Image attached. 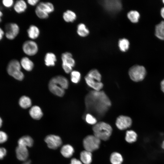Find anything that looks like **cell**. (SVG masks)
<instances>
[{"label": "cell", "instance_id": "obj_1", "mask_svg": "<svg viewBox=\"0 0 164 164\" xmlns=\"http://www.w3.org/2000/svg\"><path fill=\"white\" fill-rule=\"evenodd\" d=\"M85 103L88 113L99 117L104 116L111 105L108 97L101 91L89 92L85 97Z\"/></svg>", "mask_w": 164, "mask_h": 164}, {"label": "cell", "instance_id": "obj_29", "mask_svg": "<svg viewBox=\"0 0 164 164\" xmlns=\"http://www.w3.org/2000/svg\"><path fill=\"white\" fill-rule=\"evenodd\" d=\"M77 32L80 36L85 37L88 35L89 31L84 24L80 23L77 26Z\"/></svg>", "mask_w": 164, "mask_h": 164}, {"label": "cell", "instance_id": "obj_28", "mask_svg": "<svg viewBox=\"0 0 164 164\" xmlns=\"http://www.w3.org/2000/svg\"><path fill=\"white\" fill-rule=\"evenodd\" d=\"M137 135L135 132L132 130L127 131L126 132L125 139L129 143H132L137 140Z\"/></svg>", "mask_w": 164, "mask_h": 164}, {"label": "cell", "instance_id": "obj_39", "mask_svg": "<svg viewBox=\"0 0 164 164\" xmlns=\"http://www.w3.org/2000/svg\"><path fill=\"white\" fill-rule=\"evenodd\" d=\"M6 149L3 147H0V159H3L6 155Z\"/></svg>", "mask_w": 164, "mask_h": 164}, {"label": "cell", "instance_id": "obj_25", "mask_svg": "<svg viewBox=\"0 0 164 164\" xmlns=\"http://www.w3.org/2000/svg\"><path fill=\"white\" fill-rule=\"evenodd\" d=\"M155 29V36L160 39L164 40V21L157 25Z\"/></svg>", "mask_w": 164, "mask_h": 164}, {"label": "cell", "instance_id": "obj_42", "mask_svg": "<svg viewBox=\"0 0 164 164\" xmlns=\"http://www.w3.org/2000/svg\"><path fill=\"white\" fill-rule=\"evenodd\" d=\"M5 34V32L0 27V41L2 39Z\"/></svg>", "mask_w": 164, "mask_h": 164}, {"label": "cell", "instance_id": "obj_18", "mask_svg": "<svg viewBox=\"0 0 164 164\" xmlns=\"http://www.w3.org/2000/svg\"><path fill=\"white\" fill-rule=\"evenodd\" d=\"M13 5L14 10L19 14L25 12L27 7L26 2L23 0L17 1Z\"/></svg>", "mask_w": 164, "mask_h": 164}, {"label": "cell", "instance_id": "obj_7", "mask_svg": "<svg viewBox=\"0 0 164 164\" xmlns=\"http://www.w3.org/2000/svg\"><path fill=\"white\" fill-rule=\"evenodd\" d=\"M38 49L37 44L32 40L25 41L22 46V50L23 52L29 56L35 55L38 53Z\"/></svg>", "mask_w": 164, "mask_h": 164}, {"label": "cell", "instance_id": "obj_46", "mask_svg": "<svg viewBox=\"0 0 164 164\" xmlns=\"http://www.w3.org/2000/svg\"><path fill=\"white\" fill-rule=\"evenodd\" d=\"M3 13L0 10V22L2 21V16Z\"/></svg>", "mask_w": 164, "mask_h": 164}, {"label": "cell", "instance_id": "obj_47", "mask_svg": "<svg viewBox=\"0 0 164 164\" xmlns=\"http://www.w3.org/2000/svg\"><path fill=\"white\" fill-rule=\"evenodd\" d=\"M161 147L162 149L164 150V140L163 141L162 143Z\"/></svg>", "mask_w": 164, "mask_h": 164}, {"label": "cell", "instance_id": "obj_4", "mask_svg": "<svg viewBox=\"0 0 164 164\" xmlns=\"http://www.w3.org/2000/svg\"><path fill=\"white\" fill-rule=\"evenodd\" d=\"M146 73V70L144 67L137 65L131 67L128 71V74L130 79L135 82L142 80L144 79Z\"/></svg>", "mask_w": 164, "mask_h": 164}, {"label": "cell", "instance_id": "obj_19", "mask_svg": "<svg viewBox=\"0 0 164 164\" xmlns=\"http://www.w3.org/2000/svg\"><path fill=\"white\" fill-rule=\"evenodd\" d=\"M20 63L21 67L27 71H31L34 67L33 62L26 56L23 57L21 59Z\"/></svg>", "mask_w": 164, "mask_h": 164}, {"label": "cell", "instance_id": "obj_43", "mask_svg": "<svg viewBox=\"0 0 164 164\" xmlns=\"http://www.w3.org/2000/svg\"><path fill=\"white\" fill-rule=\"evenodd\" d=\"M160 85L161 90L164 93V79L161 81Z\"/></svg>", "mask_w": 164, "mask_h": 164}, {"label": "cell", "instance_id": "obj_33", "mask_svg": "<svg viewBox=\"0 0 164 164\" xmlns=\"http://www.w3.org/2000/svg\"><path fill=\"white\" fill-rule=\"evenodd\" d=\"M86 76L97 81H101V75L99 71L96 69H92L90 70Z\"/></svg>", "mask_w": 164, "mask_h": 164}, {"label": "cell", "instance_id": "obj_10", "mask_svg": "<svg viewBox=\"0 0 164 164\" xmlns=\"http://www.w3.org/2000/svg\"><path fill=\"white\" fill-rule=\"evenodd\" d=\"M132 120L129 117L121 115L119 116L116 121L117 127L120 130H124L130 128L132 125Z\"/></svg>", "mask_w": 164, "mask_h": 164}, {"label": "cell", "instance_id": "obj_40", "mask_svg": "<svg viewBox=\"0 0 164 164\" xmlns=\"http://www.w3.org/2000/svg\"><path fill=\"white\" fill-rule=\"evenodd\" d=\"M39 0H28L27 1V3L30 5L32 6L37 5L39 3Z\"/></svg>", "mask_w": 164, "mask_h": 164}, {"label": "cell", "instance_id": "obj_21", "mask_svg": "<svg viewBox=\"0 0 164 164\" xmlns=\"http://www.w3.org/2000/svg\"><path fill=\"white\" fill-rule=\"evenodd\" d=\"M33 141L32 138L29 136H24L20 138L18 141L19 146L27 147H32L33 145Z\"/></svg>", "mask_w": 164, "mask_h": 164}, {"label": "cell", "instance_id": "obj_44", "mask_svg": "<svg viewBox=\"0 0 164 164\" xmlns=\"http://www.w3.org/2000/svg\"><path fill=\"white\" fill-rule=\"evenodd\" d=\"M160 13L162 17L164 19V7L161 9Z\"/></svg>", "mask_w": 164, "mask_h": 164}, {"label": "cell", "instance_id": "obj_2", "mask_svg": "<svg viewBox=\"0 0 164 164\" xmlns=\"http://www.w3.org/2000/svg\"><path fill=\"white\" fill-rule=\"evenodd\" d=\"M92 129L94 135L100 140L104 141L109 139L112 131V127L109 124L102 121L94 125Z\"/></svg>", "mask_w": 164, "mask_h": 164}, {"label": "cell", "instance_id": "obj_26", "mask_svg": "<svg viewBox=\"0 0 164 164\" xmlns=\"http://www.w3.org/2000/svg\"><path fill=\"white\" fill-rule=\"evenodd\" d=\"M80 159L84 164H91L92 161L91 152L85 150L83 151L80 154Z\"/></svg>", "mask_w": 164, "mask_h": 164}, {"label": "cell", "instance_id": "obj_37", "mask_svg": "<svg viewBox=\"0 0 164 164\" xmlns=\"http://www.w3.org/2000/svg\"><path fill=\"white\" fill-rule=\"evenodd\" d=\"M8 139V136L5 132L0 131V144L5 142Z\"/></svg>", "mask_w": 164, "mask_h": 164}, {"label": "cell", "instance_id": "obj_32", "mask_svg": "<svg viewBox=\"0 0 164 164\" xmlns=\"http://www.w3.org/2000/svg\"><path fill=\"white\" fill-rule=\"evenodd\" d=\"M129 41L126 38H123L120 39L118 43V45L120 50L122 52L127 51L129 48Z\"/></svg>", "mask_w": 164, "mask_h": 164}, {"label": "cell", "instance_id": "obj_20", "mask_svg": "<svg viewBox=\"0 0 164 164\" xmlns=\"http://www.w3.org/2000/svg\"><path fill=\"white\" fill-rule=\"evenodd\" d=\"M29 114L31 117L36 120L40 119L43 115L40 108L37 106L32 107L29 110Z\"/></svg>", "mask_w": 164, "mask_h": 164}, {"label": "cell", "instance_id": "obj_22", "mask_svg": "<svg viewBox=\"0 0 164 164\" xmlns=\"http://www.w3.org/2000/svg\"><path fill=\"white\" fill-rule=\"evenodd\" d=\"M37 6L49 14L53 12L54 10L53 5L50 2H40Z\"/></svg>", "mask_w": 164, "mask_h": 164}, {"label": "cell", "instance_id": "obj_15", "mask_svg": "<svg viewBox=\"0 0 164 164\" xmlns=\"http://www.w3.org/2000/svg\"><path fill=\"white\" fill-rule=\"evenodd\" d=\"M50 81L58 84L64 90L67 89L68 87L69 82L67 79L62 76H56L52 78Z\"/></svg>", "mask_w": 164, "mask_h": 164}, {"label": "cell", "instance_id": "obj_24", "mask_svg": "<svg viewBox=\"0 0 164 164\" xmlns=\"http://www.w3.org/2000/svg\"><path fill=\"white\" fill-rule=\"evenodd\" d=\"M63 18L67 22H72L76 19L77 15L74 12L70 10H67L63 12Z\"/></svg>", "mask_w": 164, "mask_h": 164}, {"label": "cell", "instance_id": "obj_17", "mask_svg": "<svg viewBox=\"0 0 164 164\" xmlns=\"http://www.w3.org/2000/svg\"><path fill=\"white\" fill-rule=\"evenodd\" d=\"M45 64L47 67H52L55 65L57 61L55 54L51 52L46 53L44 58Z\"/></svg>", "mask_w": 164, "mask_h": 164}, {"label": "cell", "instance_id": "obj_11", "mask_svg": "<svg viewBox=\"0 0 164 164\" xmlns=\"http://www.w3.org/2000/svg\"><path fill=\"white\" fill-rule=\"evenodd\" d=\"M45 141L49 148L53 149H57L62 144L61 138L55 135H47L46 137Z\"/></svg>", "mask_w": 164, "mask_h": 164}, {"label": "cell", "instance_id": "obj_23", "mask_svg": "<svg viewBox=\"0 0 164 164\" xmlns=\"http://www.w3.org/2000/svg\"><path fill=\"white\" fill-rule=\"evenodd\" d=\"M60 152L64 157L69 158L72 155L74 152V149L71 145L69 144L65 145L62 147Z\"/></svg>", "mask_w": 164, "mask_h": 164}, {"label": "cell", "instance_id": "obj_35", "mask_svg": "<svg viewBox=\"0 0 164 164\" xmlns=\"http://www.w3.org/2000/svg\"><path fill=\"white\" fill-rule=\"evenodd\" d=\"M71 80L72 82L77 84L79 82L81 78V74L78 71L74 70L71 72Z\"/></svg>", "mask_w": 164, "mask_h": 164}, {"label": "cell", "instance_id": "obj_13", "mask_svg": "<svg viewBox=\"0 0 164 164\" xmlns=\"http://www.w3.org/2000/svg\"><path fill=\"white\" fill-rule=\"evenodd\" d=\"M15 152L17 158L19 160L26 161L29 155L27 147L18 145L16 149Z\"/></svg>", "mask_w": 164, "mask_h": 164}, {"label": "cell", "instance_id": "obj_27", "mask_svg": "<svg viewBox=\"0 0 164 164\" xmlns=\"http://www.w3.org/2000/svg\"><path fill=\"white\" fill-rule=\"evenodd\" d=\"M19 103L20 106L24 109L29 107L32 104L31 99L26 96H23L20 98Z\"/></svg>", "mask_w": 164, "mask_h": 164}, {"label": "cell", "instance_id": "obj_3", "mask_svg": "<svg viewBox=\"0 0 164 164\" xmlns=\"http://www.w3.org/2000/svg\"><path fill=\"white\" fill-rule=\"evenodd\" d=\"M21 66L20 62L15 59L12 60L9 63L7 68L8 73L15 79L22 80L24 75L21 71Z\"/></svg>", "mask_w": 164, "mask_h": 164}, {"label": "cell", "instance_id": "obj_41", "mask_svg": "<svg viewBox=\"0 0 164 164\" xmlns=\"http://www.w3.org/2000/svg\"><path fill=\"white\" fill-rule=\"evenodd\" d=\"M70 164H82V162L79 160L73 158L71 159Z\"/></svg>", "mask_w": 164, "mask_h": 164}, {"label": "cell", "instance_id": "obj_34", "mask_svg": "<svg viewBox=\"0 0 164 164\" xmlns=\"http://www.w3.org/2000/svg\"><path fill=\"white\" fill-rule=\"evenodd\" d=\"M35 13L37 16L41 19H46L49 16L48 13L37 6L35 9Z\"/></svg>", "mask_w": 164, "mask_h": 164}, {"label": "cell", "instance_id": "obj_14", "mask_svg": "<svg viewBox=\"0 0 164 164\" xmlns=\"http://www.w3.org/2000/svg\"><path fill=\"white\" fill-rule=\"evenodd\" d=\"M50 91L53 94L59 97L63 96L65 94V90L58 84L50 81L48 84Z\"/></svg>", "mask_w": 164, "mask_h": 164}, {"label": "cell", "instance_id": "obj_45", "mask_svg": "<svg viewBox=\"0 0 164 164\" xmlns=\"http://www.w3.org/2000/svg\"><path fill=\"white\" fill-rule=\"evenodd\" d=\"M31 161L29 160L28 161H26L25 162L22 164H31Z\"/></svg>", "mask_w": 164, "mask_h": 164}, {"label": "cell", "instance_id": "obj_38", "mask_svg": "<svg viewBox=\"0 0 164 164\" xmlns=\"http://www.w3.org/2000/svg\"><path fill=\"white\" fill-rule=\"evenodd\" d=\"M3 5L5 7L10 8L14 5V1L12 0H3L2 1Z\"/></svg>", "mask_w": 164, "mask_h": 164}, {"label": "cell", "instance_id": "obj_30", "mask_svg": "<svg viewBox=\"0 0 164 164\" xmlns=\"http://www.w3.org/2000/svg\"><path fill=\"white\" fill-rule=\"evenodd\" d=\"M110 159L112 164H121L123 160L121 154L117 152L112 153L111 155Z\"/></svg>", "mask_w": 164, "mask_h": 164}, {"label": "cell", "instance_id": "obj_12", "mask_svg": "<svg viewBox=\"0 0 164 164\" xmlns=\"http://www.w3.org/2000/svg\"><path fill=\"white\" fill-rule=\"evenodd\" d=\"M86 84L90 87L95 91H101L103 87V84L101 81H98L90 78L87 76L85 77Z\"/></svg>", "mask_w": 164, "mask_h": 164}, {"label": "cell", "instance_id": "obj_9", "mask_svg": "<svg viewBox=\"0 0 164 164\" xmlns=\"http://www.w3.org/2000/svg\"><path fill=\"white\" fill-rule=\"evenodd\" d=\"M101 3L106 10L111 12H118L122 7L121 3L120 0H104L101 1Z\"/></svg>", "mask_w": 164, "mask_h": 164}, {"label": "cell", "instance_id": "obj_49", "mask_svg": "<svg viewBox=\"0 0 164 164\" xmlns=\"http://www.w3.org/2000/svg\"><path fill=\"white\" fill-rule=\"evenodd\" d=\"M162 2L164 4V0H162Z\"/></svg>", "mask_w": 164, "mask_h": 164}, {"label": "cell", "instance_id": "obj_5", "mask_svg": "<svg viewBox=\"0 0 164 164\" xmlns=\"http://www.w3.org/2000/svg\"><path fill=\"white\" fill-rule=\"evenodd\" d=\"M100 143L101 140L94 135L87 136L83 141L84 147L85 150L91 152L97 149Z\"/></svg>", "mask_w": 164, "mask_h": 164}, {"label": "cell", "instance_id": "obj_8", "mask_svg": "<svg viewBox=\"0 0 164 164\" xmlns=\"http://www.w3.org/2000/svg\"><path fill=\"white\" fill-rule=\"evenodd\" d=\"M19 30V26L16 23H8L5 26V35L7 39L13 40L18 36Z\"/></svg>", "mask_w": 164, "mask_h": 164}, {"label": "cell", "instance_id": "obj_16", "mask_svg": "<svg viewBox=\"0 0 164 164\" xmlns=\"http://www.w3.org/2000/svg\"><path fill=\"white\" fill-rule=\"evenodd\" d=\"M28 37L31 40L36 39L39 36L40 31L38 27L36 25H30L27 30Z\"/></svg>", "mask_w": 164, "mask_h": 164}, {"label": "cell", "instance_id": "obj_48", "mask_svg": "<svg viewBox=\"0 0 164 164\" xmlns=\"http://www.w3.org/2000/svg\"><path fill=\"white\" fill-rule=\"evenodd\" d=\"M2 120L0 117V128L2 126Z\"/></svg>", "mask_w": 164, "mask_h": 164}, {"label": "cell", "instance_id": "obj_6", "mask_svg": "<svg viewBox=\"0 0 164 164\" xmlns=\"http://www.w3.org/2000/svg\"><path fill=\"white\" fill-rule=\"evenodd\" d=\"M61 59L62 67L64 71L67 73L71 72L75 63L72 54L69 52H64L61 54Z\"/></svg>", "mask_w": 164, "mask_h": 164}, {"label": "cell", "instance_id": "obj_36", "mask_svg": "<svg viewBox=\"0 0 164 164\" xmlns=\"http://www.w3.org/2000/svg\"><path fill=\"white\" fill-rule=\"evenodd\" d=\"M85 120L86 122L90 125H94L97 123L96 118L91 114L87 113L85 116Z\"/></svg>", "mask_w": 164, "mask_h": 164}, {"label": "cell", "instance_id": "obj_31", "mask_svg": "<svg viewBox=\"0 0 164 164\" xmlns=\"http://www.w3.org/2000/svg\"><path fill=\"white\" fill-rule=\"evenodd\" d=\"M127 17L129 20L133 23L138 22L140 17L139 12L135 10H132L127 14Z\"/></svg>", "mask_w": 164, "mask_h": 164}]
</instances>
